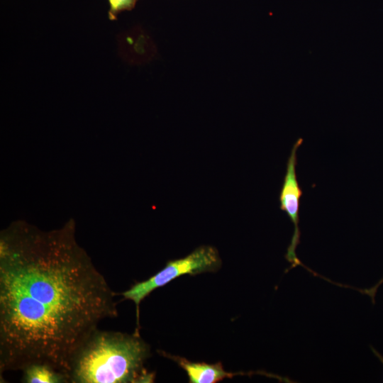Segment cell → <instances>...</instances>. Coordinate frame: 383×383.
I'll use <instances>...</instances> for the list:
<instances>
[{
  "label": "cell",
  "instance_id": "1",
  "mask_svg": "<svg viewBox=\"0 0 383 383\" xmlns=\"http://www.w3.org/2000/svg\"><path fill=\"white\" fill-rule=\"evenodd\" d=\"M72 238L26 229L1 238V375L40 363L66 376L81 344L118 316L114 293Z\"/></svg>",
  "mask_w": 383,
  "mask_h": 383
},
{
  "label": "cell",
  "instance_id": "2",
  "mask_svg": "<svg viewBox=\"0 0 383 383\" xmlns=\"http://www.w3.org/2000/svg\"><path fill=\"white\" fill-rule=\"evenodd\" d=\"M149 345L133 334L96 329L71 357L69 383H149L155 374L144 367Z\"/></svg>",
  "mask_w": 383,
  "mask_h": 383
},
{
  "label": "cell",
  "instance_id": "3",
  "mask_svg": "<svg viewBox=\"0 0 383 383\" xmlns=\"http://www.w3.org/2000/svg\"><path fill=\"white\" fill-rule=\"evenodd\" d=\"M220 265L221 260L217 251L211 246H201L183 258L168 262L160 271L149 279L135 284L123 292L122 295L124 299L135 303L138 325L140 304L155 289L184 274L195 275L214 272L218 269Z\"/></svg>",
  "mask_w": 383,
  "mask_h": 383
},
{
  "label": "cell",
  "instance_id": "4",
  "mask_svg": "<svg viewBox=\"0 0 383 383\" xmlns=\"http://www.w3.org/2000/svg\"><path fill=\"white\" fill-rule=\"evenodd\" d=\"M302 139L299 138L291 150L287 160L286 173L279 195L280 209L284 211L294 225V233L290 245L285 255L288 262L292 263V267L300 265L301 262L296 255V248L300 243L301 233L299 228V205L302 191L299 187L296 172V151L302 143Z\"/></svg>",
  "mask_w": 383,
  "mask_h": 383
},
{
  "label": "cell",
  "instance_id": "5",
  "mask_svg": "<svg viewBox=\"0 0 383 383\" xmlns=\"http://www.w3.org/2000/svg\"><path fill=\"white\" fill-rule=\"evenodd\" d=\"M167 356L178 363L187 372L191 383H215L238 374L225 371L221 362L216 364L193 362L181 357L170 355Z\"/></svg>",
  "mask_w": 383,
  "mask_h": 383
},
{
  "label": "cell",
  "instance_id": "6",
  "mask_svg": "<svg viewBox=\"0 0 383 383\" xmlns=\"http://www.w3.org/2000/svg\"><path fill=\"white\" fill-rule=\"evenodd\" d=\"M22 382L26 383H67L62 372L45 364H31L22 370Z\"/></svg>",
  "mask_w": 383,
  "mask_h": 383
},
{
  "label": "cell",
  "instance_id": "7",
  "mask_svg": "<svg viewBox=\"0 0 383 383\" xmlns=\"http://www.w3.org/2000/svg\"><path fill=\"white\" fill-rule=\"evenodd\" d=\"M109 1L110 4L109 18L113 20L116 18L119 11L133 9L136 0H109Z\"/></svg>",
  "mask_w": 383,
  "mask_h": 383
},
{
  "label": "cell",
  "instance_id": "8",
  "mask_svg": "<svg viewBox=\"0 0 383 383\" xmlns=\"http://www.w3.org/2000/svg\"><path fill=\"white\" fill-rule=\"evenodd\" d=\"M382 282H383V277L374 287L370 289H364L361 291V292L369 295L372 298V302L374 303V296H375L376 292L378 287H379V285L382 284Z\"/></svg>",
  "mask_w": 383,
  "mask_h": 383
},
{
  "label": "cell",
  "instance_id": "9",
  "mask_svg": "<svg viewBox=\"0 0 383 383\" xmlns=\"http://www.w3.org/2000/svg\"><path fill=\"white\" fill-rule=\"evenodd\" d=\"M371 349L373 353L378 357V359L383 364V356L380 353H379V352H377L374 348L371 347Z\"/></svg>",
  "mask_w": 383,
  "mask_h": 383
}]
</instances>
